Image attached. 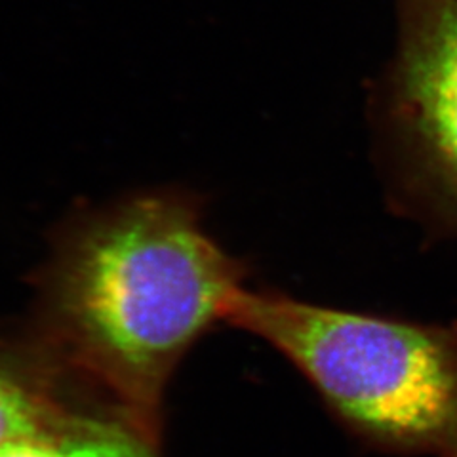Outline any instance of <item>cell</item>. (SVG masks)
I'll use <instances>...</instances> for the list:
<instances>
[{
	"label": "cell",
	"mask_w": 457,
	"mask_h": 457,
	"mask_svg": "<svg viewBox=\"0 0 457 457\" xmlns=\"http://www.w3.org/2000/svg\"><path fill=\"white\" fill-rule=\"evenodd\" d=\"M246 277V263L204 228L196 196L141 193L62 233L29 336L73 385L156 440L171 376L227 324Z\"/></svg>",
	"instance_id": "6da1fadb"
},
{
	"label": "cell",
	"mask_w": 457,
	"mask_h": 457,
	"mask_svg": "<svg viewBox=\"0 0 457 457\" xmlns=\"http://www.w3.org/2000/svg\"><path fill=\"white\" fill-rule=\"evenodd\" d=\"M227 324L280 353L362 445L457 457V320L418 322L245 288Z\"/></svg>",
	"instance_id": "7a4b0ae2"
},
{
	"label": "cell",
	"mask_w": 457,
	"mask_h": 457,
	"mask_svg": "<svg viewBox=\"0 0 457 457\" xmlns=\"http://www.w3.org/2000/svg\"><path fill=\"white\" fill-rule=\"evenodd\" d=\"M395 4V55L370 96L387 200L457 240V0Z\"/></svg>",
	"instance_id": "3957f363"
},
{
	"label": "cell",
	"mask_w": 457,
	"mask_h": 457,
	"mask_svg": "<svg viewBox=\"0 0 457 457\" xmlns=\"http://www.w3.org/2000/svg\"><path fill=\"white\" fill-rule=\"evenodd\" d=\"M71 385L31 336L0 337V448L63 440L84 411L69 400Z\"/></svg>",
	"instance_id": "277c9868"
},
{
	"label": "cell",
	"mask_w": 457,
	"mask_h": 457,
	"mask_svg": "<svg viewBox=\"0 0 457 457\" xmlns=\"http://www.w3.org/2000/svg\"><path fill=\"white\" fill-rule=\"evenodd\" d=\"M156 440L111 410H86L65 438L69 457H156Z\"/></svg>",
	"instance_id": "5b68a950"
},
{
	"label": "cell",
	"mask_w": 457,
	"mask_h": 457,
	"mask_svg": "<svg viewBox=\"0 0 457 457\" xmlns=\"http://www.w3.org/2000/svg\"><path fill=\"white\" fill-rule=\"evenodd\" d=\"M65 438L18 442V445L0 448V457H69L65 450Z\"/></svg>",
	"instance_id": "8992f818"
}]
</instances>
